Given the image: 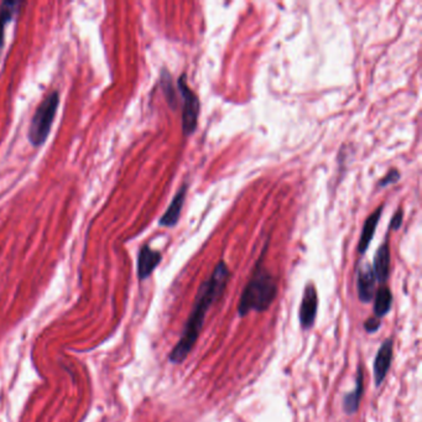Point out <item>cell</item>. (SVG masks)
<instances>
[{"label": "cell", "mask_w": 422, "mask_h": 422, "mask_svg": "<svg viewBox=\"0 0 422 422\" xmlns=\"http://www.w3.org/2000/svg\"><path fill=\"white\" fill-rule=\"evenodd\" d=\"M179 89L182 99H184V108H182V130L184 136H191L196 131L198 124V115H200V101L195 92L191 89L186 75H182L179 80Z\"/></svg>", "instance_id": "obj_4"}, {"label": "cell", "mask_w": 422, "mask_h": 422, "mask_svg": "<svg viewBox=\"0 0 422 422\" xmlns=\"http://www.w3.org/2000/svg\"><path fill=\"white\" fill-rule=\"evenodd\" d=\"M381 212H383V206H380L377 211L373 212L363 224L362 234H361V239H359V244H358V252L361 254H364L368 250L369 244L372 242L377 227H378Z\"/></svg>", "instance_id": "obj_11"}, {"label": "cell", "mask_w": 422, "mask_h": 422, "mask_svg": "<svg viewBox=\"0 0 422 422\" xmlns=\"http://www.w3.org/2000/svg\"><path fill=\"white\" fill-rule=\"evenodd\" d=\"M401 224H402V211L399 210V211L396 212L394 217H393V219H391V222H390V228L391 229H399L401 227Z\"/></svg>", "instance_id": "obj_18"}, {"label": "cell", "mask_w": 422, "mask_h": 422, "mask_svg": "<svg viewBox=\"0 0 422 422\" xmlns=\"http://www.w3.org/2000/svg\"><path fill=\"white\" fill-rule=\"evenodd\" d=\"M374 275L378 282L384 284L390 274V249L388 243L381 244L374 258Z\"/></svg>", "instance_id": "obj_13"}, {"label": "cell", "mask_w": 422, "mask_h": 422, "mask_svg": "<svg viewBox=\"0 0 422 422\" xmlns=\"http://www.w3.org/2000/svg\"><path fill=\"white\" fill-rule=\"evenodd\" d=\"M276 295L277 284L275 279L259 261L242 293L238 306L239 316H247L253 310L256 312H264L274 303Z\"/></svg>", "instance_id": "obj_2"}, {"label": "cell", "mask_w": 422, "mask_h": 422, "mask_svg": "<svg viewBox=\"0 0 422 422\" xmlns=\"http://www.w3.org/2000/svg\"><path fill=\"white\" fill-rule=\"evenodd\" d=\"M380 325H381V323H380L379 319H373V317H372V319H367V322L364 323V328H365L369 333H374L375 330H379Z\"/></svg>", "instance_id": "obj_17"}, {"label": "cell", "mask_w": 422, "mask_h": 422, "mask_svg": "<svg viewBox=\"0 0 422 422\" xmlns=\"http://www.w3.org/2000/svg\"><path fill=\"white\" fill-rule=\"evenodd\" d=\"M375 275H374L373 266L365 263L359 268L358 271V296L359 300L364 303H369L374 298V289H375Z\"/></svg>", "instance_id": "obj_7"}, {"label": "cell", "mask_w": 422, "mask_h": 422, "mask_svg": "<svg viewBox=\"0 0 422 422\" xmlns=\"http://www.w3.org/2000/svg\"><path fill=\"white\" fill-rule=\"evenodd\" d=\"M186 194H187V184H184L173 197L170 206H168V211L165 212L163 217L160 218V222H159L160 226L171 228L177 224L181 212H182L184 200H186Z\"/></svg>", "instance_id": "obj_9"}, {"label": "cell", "mask_w": 422, "mask_h": 422, "mask_svg": "<svg viewBox=\"0 0 422 422\" xmlns=\"http://www.w3.org/2000/svg\"><path fill=\"white\" fill-rule=\"evenodd\" d=\"M393 351H394V342L391 338H388L386 341L380 346L379 351L375 356L374 361V379L375 385L380 386L383 384L390 367H391V361H393Z\"/></svg>", "instance_id": "obj_6"}, {"label": "cell", "mask_w": 422, "mask_h": 422, "mask_svg": "<svg viewBox=\"0 0 422 422\" xmlns=\"http://www.w3.org/2000/svg\"><path fill=\"white\" fill-rule=\"evenodd\" d=\"M163 75L161 77V85H163V92H165V96L168 98V103L171 104V107L175 108L176 107V96H175V92H173V82H171V76L168 75L166 71H163Z\"/></svg>", "instance_id": "obj_15"}, {"label": "cell", "mask_w": 422, "mask_h": 422, "mask_svg": "<svg viewBox=\"0 0 422 422\" xmlns=\"http://www.w3.org/2000/svg\"><path fill=\"white\" fill-rule=\"evenodd\" d=\"M391 306H393V293L390 291L389 287H380L374 301L375 319H379L386 316L388 312H390Z\"/></svg>", "instance_id": "obj_14"}, {"label": "cell", "mask_w": 422, "mask_h": 422, "mask_svg": "<svg viewBox=\"0 0 422 422\" xmlns=\"http://www.w3.org/2000/svg\"><path fill=\"white\" fill-rule=\"evenodd\" d=\"M317 310H319L317 290L314 284H309L307 286L305 287L303 301H301L300 312H298V319H300V323L303 330H310L314 325Z\"/></svg>", "instance_id": "obj_5"}, {"label": "cell", "mask_w": 422, "mask_h": 422, "mask_svg": "<svg viewBox=\"0 0 422 422\" xmlns=\"http://www.w3.org/2000/svg\"><path fill=\"white\" fill-rule=\"evenodd\" d=\"M229 279L231 271L228 269L227 264L221 260L214 268L210 279L201 285L196 296L195 306L187 319V323L184 326L182 336L180 338L179 343L173 347V352L170 353V362L180 364L190 356L196 342L200 337L208 310L211 309L212 305L217 303L224 293Z\"/></svg>", "instance_id": "obj_1"}, {"label": "cell", "mask_w": 422, "mask_h": 422, "mask_svg": "<svg viewBox=\"0 0 422 422\" xmlns=\"http://www.w3.org/2000/svg\"><path fill=\"white\" fill-rule=\"evenodd\" d=\"M363 391H364V370L362 367L358 368L357 373V385L356 389L348 393L343 398V410L347 415H353L358 412L359 404L362 400Z\"/></svg>", "instance_id": "obj_12"}, {"label": "cell", "mask_w": 422, "mask_h": 422, "mask_svg": "<svg viewBox=\"0 0 422 422\" xmlns=\"http://www.w3.org/2000/svg\"><path fill=\"white\" fill-rule=\"evenodd\" d=\"M60 106V93L52 91L38 104L27 130V139L34 147H43L48 140Z\"/></svg>", "instance_id": "obj_3"}, {"label": "cell", "mask_w": 422, "mask_h": 422, "mask_svg": "<svg viewBox=\"0 0 422 422\" xmlns=\"http://www.w3.org/2000/svg\"><path fill=\"white\" fill-rule=\"evenodd\" d=\"M400 179V173L398 170H390L389 173L385 175L383 179L380 180L379 187H385L391 184H395Z\"/></svg>", "instance_id": "obj_16"}, {"label": "cell", "mask_w": 422, "mask_h": 422, "mask_svg": "<svg viewBox=\"0 0 422 422\" xmlns=\"http://www.w3.org/2000/svg\"><path fill=\"white\" fill-rule=\"evenodd\" d=\"M22 6V1L15 0H6L0 4V54L6 43V27L13 22Z\"/></svg>", "instance_id": "obj_10"}, {"label": "cell", "mask_w": 422, "mask_h": 422, "mask_svg": "<svg viewBox=\"0 0 422 422\" xmlns=\"http://www.w3.org/2000/svg\"><path fill=\"white\" fill-rule=\"evenodd\" d=\"M163 259L161 253L154 250L149 245H144L138 255V276L139 280H145L152 275L154 270Z\"/></svg>", "instance_id": "obj_8"}]
</instances>
